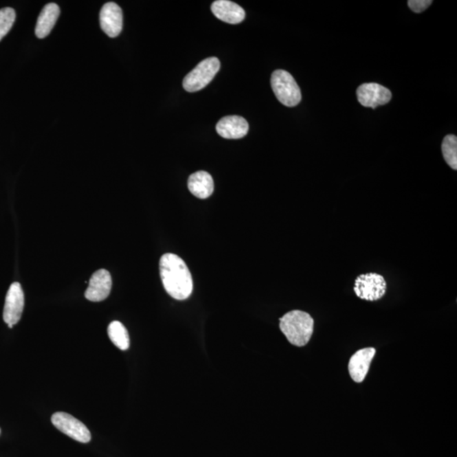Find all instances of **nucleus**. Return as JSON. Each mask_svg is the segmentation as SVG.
Masks as SVG:
<instances>
[{"label": "nucleus", "instance_id": "obj_1", "mask_svg": "<svg viewBox=\"0 0 457 457\" xmlns=\"http://www.w3.org/2000/svg\"><path fill=\"white\" fill-rule=\"evenodd\" d=\"M160 277L164 289L171 298L182 301L192 293V274L186 263L173 254H166L160 258Z\"/></svg>", "mask_w": 457, "mask_h": 457}, {"label": "nucleus", "instance_id": "obj_2", "mask_svg": "<svg viewBox=\"0 0 457 457\" xmlns=\"http://www.w3.org/2000/svg\"><path fill=\"white\" fill-rule=\"evenodd\" d=\"M314 320L303 311L293 310L280 319V328L289 342L296 346H304L313 333Z\"/></svg>", "mask_w": 457, "mask_h": 457}, {"label": "nucleus", "instance_id": "obj_3", "mask_svg": "<svg viewBox=\"0 0 457 457\" xmlns=\"http://www.w3.org/2000/svg\"><path fill=\"white\" fill-rule=\"evenodd\" d=\"M271 87L277 100L287 107H295L302 100L300 87L290 73L277 69L271 76Z\"/></svg>", "mask_w": 457, "mask_h": 457}, {"label": "nucleus", "instance_id": "obj_4", "mask_svg": "<svg viewBox=\"0 0 457 457\" xmlns=\"http://www.w3.org/2000/svg\"><path fill=\"white\" fill-rule=\"evenodd\" d=\"M221 69V62L217 58L210 57L200 62L183 80V87L189 93L202 90L214 78Z\"/></svg>", "mask_w": 457, "mask_h": 457}, {"label": "nucleus", "instance_id": "obj_5", "mask_svg": "<svg viewBox=\"0 0 457 457\" xmlns=\"http://www.w3.org/2000/svg\"><path fill=\"white\" fill-rule=\"evenodd\" d=\"M353 290L357 298L366 301L375 302L386 295L387 283L385 278L379 274H361L355 280Z\"/></svg>", "mask_w": 457, "mask_h": 457}, {"label": "nucleus", "instance_id": "obj_6", "mask_svg": "<svg viewBox=\"0 0 457 457\" xmlns=\"http://www.w3.org/2000/svg\"><path fill=\"white\" fill-rule=\"evenodd\" d=\"M52 423L62 433L80 443H89L91 433L85 424L67 412H58L52 416Z\"/></svg>", "mask_w": 457, "mask_h": 457}, {"label": "nucleus", "instance_id": "obj_7", "mask_svg": "<svg viewBox=\"0 0 457 457\" xmlns=\"http://www.w3.org/2000/svg\"><path fill=\"white\" fill-rule=\"evenodd\" d=\"M25 298L23 288L20 283L14 282L10 287L5 298L3 308V320L9 328H13L20 321L23 315Z\"/></svg>", "mask_w": 457, "mask_h": 457}, {"label": "nucleus", "instance_id": "obj_8", "mask_svg": "<svg viewBox=\"0 0 457 457\" xmlns=\"http://www.w3.org/2000/svg\"><path fill=\"white\" fill-rule=\"evenodd\" d=\"M357 100L364 106L372 109L388 104L392 98L391 91L378 83H364L357 90Z\"/></svg>", "mask_w": 457, "mask_h": 457}, {"label": "nucleus", "instance_id": "obj_9", "mask_svg": "<svg viewBox=\"0 0 457 457\" xmlns=\"http://www.w3.org/2000/svg\"><path fill=\"white\" fill-rule=\"evenodd\" d=\"M112 278L106 269H100L91 276L85 297L91 302H102L111 294Z\"/></svg>", "mask_w": 457, "mask_h": 457}, {"label": "nucleus", "instance_id": "obj_10", "mask_svg": "<svg viewBox=\"0 0 457 457\" xmlns=\"http://www.w3.org/2000/svg\"><path fill=\"white\" fill-rule=\"evenodd\" d=\"M100 25L104 34L111 38H116L122 32L123 13L117 3H105L100 12Z\"/></svg>", "mask_w": 457, "mask_h": 457}, {"label": "nucleus", "instance_id": "obj_11", "mask_svg": "<svg viewBox=\"0 0 457 457\" xmlns=\"http://www.w3.org/2000/svg\"><path fill=\"white\" fill-rule=\"evenodd\" d=\"M376 353L372 347L361 349L350 357L348 369L350 377L355 382L361 383L368 375L371 361Z\"/></svg>", "mask_w": 457, "mask_h": 457}, {"label": "nucleus", "instance_id": "obj_12", "mask_svg": "<svg viewBox=\"0 0 457 457\" xmlns=\"http://www.w3.org/2000/svg\"><path fill=\"white\" fill-rule=\"evenodd\" d=\"M216 131L219 136L225 139H240L248 133L249 125L243 117L230 115L219 120Z\"/></svg>", "mask_w": 457, "mask_h": 457}, {"label": "nucleus", "instance_id": "obj_13", "mask_svg": "<svg viewBox=\"0 0 457 457\" xmlns=\"http://www.w3.org/2000/svg\"><path fill=\"white\" fill-rule=\"evenodd\" d=\"M211 10L215 17L229 24H239L246 16L240 5L229 0H217L212 3Z\"/></svg>", "mask_w": 457, "mask_h": 457}, {"label": "nucleus", "instance_id": "obj_14", "mask_svg": "<svg viewBox=\"0 0 457 457\" xmlns=\"http://www.w3.org/2000/svg\"><path fill=\"white\" fill-rule=\"evenodd\" d=\"M188 185L189 191L197 199H206L213 194V177L206 171H197L190 175Z\"/></svg>", "mask_w": 457, "mask_h": 457}, {"label": "nucleus", "instance_id": "obj_15", "mask_svg": "<svg viewBox=\"0 0 457 457\" xmlns=\"http://www.w3.org/2000/svg\"><path fill=\"white\" fill-rule=\"evenodd\" d=\"M60 7L56 3H50L43 9L36 21L35 34L38 38H45L52 31L58 16H60Z\"/></svg>", "mask_w": 457, "mask_h": 457}, {"label": "nucleus", "instance_id": "obj_16", "mask_svg": "<svg viewBox=\"0 0 457 457\" xmlns=\"http://www.w3.org/2000/svg\"><path fill=\"white\" fill-rule=\"evenodd\" d=\"M108 335L111 341L122 350H126L130 346L129 334L124 325L119 321L112 322L108 327Z\"/></svg>", "mask_w": 457, "mask_h": 457}, {"label": "nucleus", "instance_id": "obj_17", "mask_svg": "<svg viewBox=\"0 0 457 457\" xmlns=\"http://www.w3.org/2000/svg\"><path fill=\"white\" fill-rule=\"evenodd\" d=\"M442 153L446 164L452 169L457 170V137L455 135H447L442 142Z\"/></svg>", "mask_w": 457, "mask_h": 457}, {"label": "nucleus", "instance_id": "obj_18", "mask_svg": "<svg viewBox=\"0 0 457 457\" xmlns=\"http://www.w3.org/2000/svg\"><path fill=\"white\" fill-rule=\"evenodd\" d=\"M16 20V12L12 8L0 10V41L10 32Z\"/></svg>", "mask_w": 457, "mask_h": 457}, {"label": "nucleus", "instance_id": "obj_19", "mask_svg": "<svg viewBox=\"0 0 457 457\" xmlns=\"http://www.w3.org/2000/svg\"><path fill=\"white\" fill-rule=\"evenodd\" d=\"M432 3V0H409L408 6L413 12L421 13L429 8Z\"/></svg>", "mask_w": 457, "mask_h": 457}]
</instances>
